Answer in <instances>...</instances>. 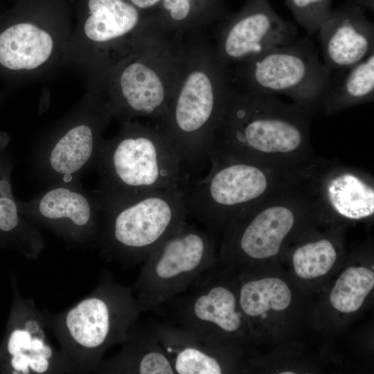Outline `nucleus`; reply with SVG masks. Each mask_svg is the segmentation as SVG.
<instances>
[{"label": "nucleus", "instance_id": "19", "mask_svg": "<svg viewBox=\"0 0 374 374\" xmlns=\"http://www.w3.org/2000/svg\"><path fill=\"white\" fill-rule=\"evenodd\" d=\"M365 12L348 1L332 9L318 30L323 64L330 75L348 70L374 52V25Z\"/></svg>", "mask_w": 374, "mask_h": 374}, {"label": "nucleus", "instance_id": "9", "mask_svg": "<svg viewBox=\"0 0 374 374\" xmlns=\"http://www.w3.org/2000/svg\"><path fill=\"white\" fill-rule=\"evenodd\" d=\"M307 176L274 193L229 224L224 229L221 258L238 260L275 256L299 224L321 219Z\"/></svg>", "mask_w": 374, "mask_h": 374}, {"label": "nucleus", "instance_id": "13", "mask_svg": "<svg viewBox=\"0 0 374 374\" xmlns=\"http://www.w3.org/2000/svg\"><path fill=\"white\" fill-rule=\"evenodd\" d=\"M215 265L154 311L164 316L166 321L222 345L229 337L240 335L244 316L233 287L222 279Z\"/></svg>", "mask_w": 374, "mask_h": 374}, {"label": "nucleus", "instance_id": "1", "mask_svg": "<svg viewBox=\"0 0 374 374\" xmlns=\"http://www.w3.org/2000/svg\"><path fill=\"white\" fill-rule=\"evenodd\" d=\"M314 112L275 95L231 85L213 132L208 159L305 167L320 157L310 140Z\"/></svg>", "mask_w": 374, "mask_h": 374}, {"label": "nucleus", "instance_id": "4", "mask_svg": "<svg viewBox=\"0 0 374 374\" xmlns=\"http://www.w3.org/2000/svg\"><path fill=\"white\" fill-rule=\"evenodd\" d=\"M100 202L96 244L107 261L125 267L142 263L188 216L183 186Z\"/></svg>", "mask_w": 374, "mask_h": 374}, {"label": "nucleus", "instance_id": "2", "mask_svg": "<svg viewBox=\"0 0 374 374\" xmlns=\"http://www.w3.org/2000/svg\"><path fill=\"white\" fill-rule=\"evenodd\" d=\"M141 311L131 287L104 271L94 290L58 314L45 310L48 328L72 373H96L105 352L122 345Z\"/></svg>", "mask_w": 374, "mask_h": 374}, {"label": "nucleus", "instance_id": "14", "mask_svg": "<svg viewBox=\"0 0 374 374\" xmlns=\"http://www.w3.org/2000/svg\"><path fill=\"white\" fill-rule=\"evenodd\" d=\"M297 37L296 25L281 18L269 0H245L238 12L226 17L215 52L229 66L292 43Z\"/></svg>", "mask_w": 374, "mask_h": 374}, {"label": "nucleus", "instance_id": "24", "mask_svg": "<svg viewBox=\"0 0 374 374\" xmlns=\"http://www.w3.org/2000/svg\"><path fill=\"white\" fill-rule=\"evenodd\" d=\"M292 293L281 279L268 277L242 282L238 301L244 317H259L269 310L282 311L289 307Z\"/></svg>", "mask_w": 374, "mask_h": 374}, {"label": "nucleus", "instance_id": "3", "mask_svg": "<svg viewBox=\"0 0 374 374\" xmlns=\"http://www.w3.org/2000/svg\"><path fill=\"white\" fill-rule=\"evenodd\" d=\"M202 179L183 186L188 216L211 233L225 229L268 196L306 175L310 165L290 167L211 157Z\"/></svg>", "mask_w": 374, "mask_h": 374}, {"label": "nucleus", "instance_id": "26", "mask_svg": "<svg viewBox=\"0 0 374 374\" xmlns=\"http://www.w3.org/2000/svg\"><path fill=\"white\" fill-rule=\"evenodd\" d=\"M337 258L334 242L328 238H320L299 246L293 252L292 262L298 276L312 279L328 273Z\"/></svg>", "mask_w": 374, "mask_h": 374}, {"label": "nucleus", "instance_id": "20", "mask_svg": "<svg viewBox=\"0 0 374 374\" xmlns=\"http://www.w3.org/2000/svg\"><path fill=\"white\" fill-rule=\"evenodd\" d=\"M175 374H221L222 345L202 339L166 321L154 324Z\"/></svg>", "mask_w": 374, "mask_h": 374}, {"label": "nucleus", "instance_id": "17", "mask_svg": "<svg viewBox=\"0 0 374 374\" xmlns=\"http://www.w3.org/2000/svg\"><path fill=\"white\" fill-rule=\"evenodd\" d=\"M45 310L32 299L20 297L6 344L10 371L14 374L72 373L60 350L51 342Z\"/></svg>", "mask_w": 374, "mask_h": 374}, {"label": "nucleus", "instance_id": "6", "mask_svg": "<svg viewBox=\"0 0 374 374\" xmlns=\"http://www.w3.org/2000/svg\"><path fill=\"white\" fill-rule=\"evenodd\" d=\"M180 70L167 109L158 125L177 148L184 167L206 159L232 85L231 69L215 51Z\"/></svg>", "mask_w": 374, "mask_h": 374}, {"label": "nucleus", "instance_id": "15", "mask_svg": "<svg viewBox=\"0 0 374 374\" xmlns=\"http://www.w3.org/2000/svg\"><path fill=\"white\" fill-rule=\"evenodd\" d=\"M307 182L322 217L355 221L373 216L374 180L368 172L320 158L310 170Z\"/></svg>", "mask_w": 374, "mask_h": 374}, {"label": "nucleus", "instance_id": "7", "mask_svg": "<svg viewBox=\"0 0 374 374\" xmlns=\"http://www.w3.org/2000/svg\"><path fill=\"white\" fill-rule=\"evenodd\" d=\"M75 25L63 64L86 71L89 81L103 75L147 40L152 17L129 0H77Z\"/></svg>", "mask_w": 374, "mask_h": 374}, {"label": "nucleus", "instance_id": "22", "mask_svg": "<svg viewBox=\"0 0 374 374\" xmlns=\"http://www.w3.org/2000/svg\"><path fill=\"white\" fill-rule=\"evenodd\" d=\"M374 98V52L353 67L332 74L319 109L326 116Z\"/></svg>", "mask_w": 374, "mask_h": 374}, {"label": "nucleus", "instance_id": "21", "mask_svg": "<svg viewBox=\"0 0 374 374\" xmlns=\"http://www.w3.org/2000/svg\"><path fill=\"white\" fill-rule=\"evenodd\" d=\"M96 373L175 374L153 325L137 322L130 329L121 350L103 360Z\"/></svg>", "mask_w": 374, "mask_h": 374}, {"label": "nucleus", "instance_id": "29", "mask_svg": "<svg viewBox=\"0 0 374 374\" xmlns=\"http://www.w3.org/2000/svg\"><path fill=\"white\" fill-rule=\"evenodd\" d=\"M135 7L151 16L161 0H129Z\"/></svg>", "mask_w": 374, "mask_h": 374}, {"label": "nucleus", "instance_id": "16", "mask_svg": "<svg viewBox=\"0 0 374 374\" xmlns=\"http://www.w3.org/2000/svg\"><path fill=\"white\" fill-rule=\"evenodd\" d=\"M112 117L100 97L88 89L79 106L56 131L47 154L50 169L68 180L97 158L101 133Z\"/></svg>", "mask_w": 374, "mask_h": 374}, {"label": "nucleus", "instance_id": "18", "mask_svg": "<svg viewBox=\"0 0 374 374\" xmlns=\"http://www.w3.org/2000/svg\"><path fill=\"white\" fill-rule=\"evenodd\" d=\"M30 220L75 244H96L101 204L96 205L82 193L71 187L50 188L30 204Z\"/></svg>", "mask_w": 374, "mask_h": 374}, {"label": "nucleus", "instance_id": "10", "mask_svg": "<svg viewBox=\"0 0 374 374\" xmlns=\"http://www.w3.org/2000/svg\"><path fill=\"white\" fill-rule=\"evenodd\" d=\"M232 84L247 90L284 94L316 113L331 75L308 38L266 51L235 64Z\"/></svg>", "mask_w": 374, "mask_h": 374}, {"label": "nucleus", "instance_id": "30", "mask_svg": "<svg viewBox=\"0 0 374 374\" xmlns=\"http://www.w3.org/2000/svg\"><path fill=\"white\" fill-rule=\"evenodd\" d=\"M348 1L363 7L366 10L368 9L369 10L373 12L374 0H348Z\"/></svg>", "mask_w": 374, "mask_h": 374}, {"label": "nucleus", "instance_id": "11", "mask_svg": "<svg viewBox=\"0 0 374 374\" xmlns=\"http://www.w3.org/2000/svg\"><path fill=\"white\" fill-rule=\"evenodd\" d=\"M216 262L212 234L186 222L142 262L131 287L141 312L184 291Z\"/></svg>", "mask_w": 374, "mask_h": 374}, {"label": "nucleus", "instance_id": "23", "mask_svg": "<svg viewBox=\"0 0 374 374\" xmlns=\"http://www.w3.org/2000/svg\"><path fill=\"white\" fill-rule=\"evenodd\" d=\"M226 0H161L152 19L156 28L182 29L226 17Z\"/></svg>", "mask_w": 374, "mask_h": 374}, {"label": "nucleus", "instance_id": "31", "mask_svg": "<svg viewBox=\"0 0 374 374\" xmlns=\"http://www.w3.org/2000/svg\"><path fill=\"white\" fill-rule=\"evenodd\" d=\"M281 373H282V374H293V373H294V372L287 371V372H282Z\"/></svg>", "mask_w": 374, "mask_h": 374}, {"label": "nucleus", "instance_id": "12", "mask_svg": "<svg viewBox=\"0 0 374 374\" xmlns=\"http://www.w3.org/2000/svg\"><path fill=\"white\" fill-rule=\"evenodd\" d=\"M147 42L121 60L98 78L88 83V89L103 100L112 116L125 121L136 117L159 120L171 100L179 71L169 75L158 55L147 53Z\"/></svg>", "mask_w": 374, "mask_h": 374}, {"label": "nucleus", "instance_id": "28", "mask_svg": "<svg viewBox=\"0 0 374 374\" xmlns=\"http://www.w3.org/2000/svg\"><path fill=\"white\" fill-rule=\"evenodd\" d=\"M15 230L34 236H42L35 226L21 220L10 184L8 179L0 177V231L10 233Z\"/></svg>", "mask_w": 374, "mask_h": 374}, {"label": "nucleus", "instance_id": "5", "mask_svg": "<svg viewBox=\"0 0 374 374\" xmlns=\"http://www.w3.org/2000/svg\"><path fill=\"white\" fill-rule=\"evenodd\" d=\"M101 197H125L184 186V164L172 141L159 125L123 122L97 155Z\"/></svg>", "mask_w": 374, "mask_h": 374}, {"label": "nucleus", "instance_id": "8", "mask_svg": "<svg viewBox=\"0 0 374 374\" xmlns=\"http://www.w3.org/2000/svg\"><path fill=\"white\" fill-rule=\"evenodd\" d=\"M0 32V65L30 81L63 65L73 29L69 0H18Z\"/></svg>", "mask_w": 374, "mask_h": 374}, {"label": "nucleus", "instance_id": "25", "mask_svg": "<svg viewBox=\"0 0 374 374\" xmlns=\"http://www.w3.org/2000/svg\"><path fill=\"white\" fill-rule=\"evenodd\" d=\"M374 286V273L364 267H351L337 280L330 294L332 306L343 313L360 308Z\"/></svg>", "mask_w": 374, "mask_h": 374}, {"label": "nucleus", "instance_id": "27", "mask_svg": "<svg viewBox=\"0 0 374 374\" xmlns=\"http://www.w3.org/2000/svg\"><path fill=\"white\" fill-rule=\"evenodd\" d=\"M285 3L295 20L310 35L318 32L333 9L332 0H285Z\"/></svg>", "mask_w": 374, "mask_h": 374}]
</instances>
